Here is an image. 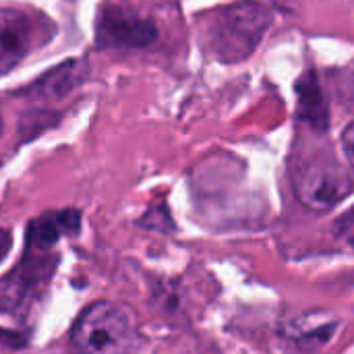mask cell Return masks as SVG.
Returning a JSON list of instances; mask_svg holds the SVG:
<instances>
[{"label":"cell","mask_w":354,"mask_h":354,"mask_svg":"<svg viewBox=\"0 0 354 354\" xmlns=\"http://www.w3.org/2000/svg\"><path fill=\"white\" fill-rule=\"evenodd\" d=\"M79 232H81L79 209L46 212L29 220L25 230V245L27 249L50 251L62 236H77Z\"/></svg>","instance_id":"cell-7"},{"label":"cell","mask_w":354,"mask_h":354,"mask_svg":"<svg viewBox=\"0 0 354 354\" xmlns=\"http://www.w3.org/2000/svg\"><path fill=\"white\" fill-rule=\"evenodd\" d=\"M270 21V10L263 4L251 0L236 2L216 15L209 27L212 48L216 50L218 58L226 62L243 60L259 46Z\"/></svg>","instance_id":"cell-2"},{"label":"cell","mask_w":354,"mask_h":354,"mask_svg":"<svg viewBox=\"0 0 354 354\" xmlns=\"http://www.w3.org/2000/svg\"><path fill=\"white\" fill-rule=\"evenodd\" d=\"M33 19L15 8H0V75L12 71L31 52Z\"/></svg>","instance_id":"cell-6"},{"label":"cell","mask_w":354,"mask_h":354,"mask_svg":"<svg viewBox=\"0 0 354 354\" xmlns=\"http://www.w3.org/2000/svg\"><path fill=\"white\" fill-rule=\"evenodd\" d=\"M0 133H2V118H0Z\"/></svg>","instance_id":"cell-14"},{"label":"cell","mask_w":354,"mask_h":354,"mask_svg":"<svg viewBox=\"0 0 354 354\" xmlns=\"http://www.w3.org/2000/svg\"><path fill=\"white\" fill-rule=\"evenodd\" d=\"M56 266L54 253L25 247L21 261L0 278V313H17L27 307L33 295L50 282Z\"/></svg>","instance_id":"cell-4"},{"label":"cell","mask_w":354,"mask_h":354,"mask_svg":"<svg viewBox=\"0 0 354 354\" xmlns=\"http://www.w3.org/2000/svg\"><path fill=\"white\" fill-rule=\"evenodd\" d=\"M156 37L158 29L153 21L120 4L104 8L97 19V39H102V44L106 46L145 48L153 44Z\"/></svg>","instance_id":"cell-5"},{"label":"cell","mask_w":354,"mask_h":354,"mask_svg":"<svg viewBox=\"0 0 354 354\" xmlns=\"http://www.w3.org/2000/svg\"><path fill=\"white\" fill-rule=\"evenodd\" d=\"M27 346V336L0 328V351H21Z\"/></svg>","instance_id":"cell-10"},{"label":"cell","mask_w":354,"mask_h":354,"mask_svg":"<svg viewBox=\"0 0 354 354\" xmlns=\"http://www.w3.org/2000/svg\"><path fill=\"white\" fill-rule=\"evenodd\" d=\"M336 234H338L342 241L351 243L354 247V209H351L348 214H344V216L336 222Z\"/></svg>","instance_id":"cell-11"},{"label":"cell","mask_w":354,"mask_h":354,"mask_svg":"<svg viewBox=\"0 0 354 354\" xmlns=\"http://www.w3.org/2000/svg\"><path fill=\"white\" fill-rule=\"evenodd\" d=\"M290 176L297 197L315 212L332 209L353 191L348 172L330 153H317L303 162H295Z\"/></svg>","instance_id":"cell-3"},{"label":"cell","mask_w":354,"mask_h":354,"mask_svg":"<svg viewBox=\"0 0 354 354\" xmlns=\"http://www.w3.org/2000/svg\"><path fill=\"white\" fill-rule=\"evenodd\" d=\"M75 354H137L141 334L135 315L116 303H91L71 328Z\"/></svg>","instance_id":"cell-1"},{"label":"cell","mask_w":354,"mask_h":354,"mask_svg":"<svg viewBox=\"0 0 354 354\" xmlns=\"http://www.w3.org/2000/svg\"><path fill=\"white\" fill-rule=\"evenodd\" d=\"M299 104H301V116L315 129L326 131L328 129V108L324 102V95L317 87V83L313 81V75H309V79L301 81V89H299Z\"/></svg>","instance_id":"cell-8"},{"label":"cell","mask_w":354,"mask_h":354,"mask_svg":"<svg viewBox=\"0 0 354 354\" xmlns=\"http://www.w3.org/2000/svg\"><path fill=\"white\" fill-rule=\"evenodd\" d=\"M342 151L354 170V122H351L342 133Z\"/></svg>","instance_id":"cell-12"},{"label":"cell","mask_w":354,"mask_h":354,"mask_svg":"<svg viewBox=\"0 0 354 354\" xmlns=\"http://www.w3.org/2000/svg\"><path fill=\"white\" fill-rule=\"evenodd\" d=\"M10 247H12V234H10L6 228H2V226H0V263H2V261H4V257L8 255Z\"/></svg>","instance_id":"cell-13"},{"label":"cell","mask_w":354,"mask_h":354,"mask_svg":"<svg viewBox=\"0 0 354 354\" xmlns=\"http://www.w3.org/2000/svg\"><path fill=\"white\" fill-rule=\"evenodd\" d=\"M83 77H85V66H81V62L71 60V62H64L62 66H58L56 71H52L50 75H46L35 85V91L50 93V95H64L73 87H77Z\"/></svg>","instance_id":"cell-9"}]
</instances>
